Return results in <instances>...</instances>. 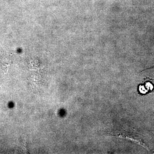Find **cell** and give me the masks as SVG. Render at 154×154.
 <instances>
[{
  "label": "cell",
  "mask_w": 154,
  "mask_h": 154,
  "mask_svg": "<svg viewBox=\"0 0 154 154\" xmlns=\"http://www.w3.org/2000/svg\"><path fill=\"white\" fill-rule=\"evenodd\" d=\"M138 90L141 95H146L154 92V85L148 79L145 80L143 83L138 86Z\"/></svg>",
  "instance_id": "obj_1"
}]
</instances>
